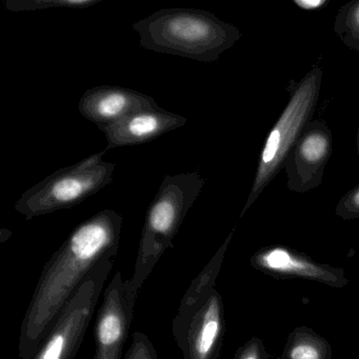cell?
I'll return each mask as SVG.
<instances>
[{
  "label": "cell",
  "instance_id": "obj_1",
  "mask_svg": "<svg viewBox=\"0 0 359 359\" xmlns=\"http://www.w3.org/2000/svg\"><path fill=\"white\" fill-rule=\"evenodd\" d=\"M123 217L110 209L81 222L41 271L22 319L20 359H32L69 300L98 262L116 257Z\"/></svg>",
  "mask_w": 359,
  "mask_h": 359
},
{
  "label": "cell",
  "instance_id": "obj_2",
  "mask_svg": "<svg viewBox=\"0 0 359 359\" xmlns=\"http://www.w3.org/2000/svg\"><path fill=\"white\" fill-rule=\"evenodd\" d=\"M132 27L144 49L201 62L219 60L241 37L234 25L190 8L158 10Z\"/></svg>",
  "mask_w": 359,
  "mask_h": 359
},
{
  "label": "cell",
  "instance_id": "obj_3",
  "mask_svg": "<svg viewBox=\"0 0 359 359\" xmlns=\"http://www.w3.org/2000/svg\"><path fill=\"white\" fill-rule=\"evenodd\" d=\"M205 184L198 171L163 178L147 210L131 278L140 291L165 252L173 249L174 237Z\"/></svg>",
  "mask_w": 359,
  "mask_h": 359
},
{
  "label": "cell",
  "instance_id": "obj_4",
  "mask_svg": "<svg viewBox=\"0 0 359 359\" xmlns=\"http://www.w3.org/2000/svg\"><path fill=\"white\" fill-rule=\"evenodd\" d=\"M323 71L315 67L296 83L280 117L269 133L260 153L255 178L241 218L283 169V163L312 115L320 94Z\"/></svg>",
  "mask_w": 359,
  "mask_h": 359
},
{
  "label": "cell",
  "instance_id": "obj_5",
  "mask_svg": "<svg viewBox=\"0 0 359 359\" xmlns=\"http://www.w3.org/2000/svg\"><path fill=\"white\" fill-rule=\"evenodd\" d=\"M106 150L57 170L27 190L16 201L15 210L33 219L71 209L112 184L115 163L102 161Z\"/></svg>",
  "mask_w": 359,
  "mask_h": 359
},
{
  "label": "cell",
  "instance_id": "obj_6",
  "mask_svg": "<svg viewBox=\"0 0 359 359\" xmlns=\"http://www.w3.org/2000/svg\"><path fill=\"white\" fill-rule=\"evenodd\" d=\"M172 333L184 359H219L226 334L219 292L215 287H188L172 323Z\"/></svg>",
  "mask_w": 359,
  "mask_h": 359
},
{
  "label": "cell",
  "instance_id": "obj_7",
  "mask_svg": "<svg viewBox=\"0 0 359 359\" xmlns=\"http://www.w3.org/2000/svg\"><path fill=\"white\" fill-rule=\"evenodd\" d=\"M115 258L106 257L96 264L69 300L32 359L75 358L93 319Z\"/></svg>",
  "mask_w": 359,
  "mask_h": 359
},
{
  "label": "cell",
  "instance_id": "obj_8",
  "mask_svg": "<svg viewBox=\"0 0 359 359\" xmlns=\"http://www.w3.org/2000/svg\"><path fill=\"white\" fill-rule=\"evenodd\" d=\"M140 292L131 278L123 279L121 272L115 273L96 315L93 359H121Z\"/></svg>",
  "mask_w": 359,
  "mask_h": 359
},
{
  "label": "cell",
  "instance_id": "obj_9",
  "mask_svg": "<svg viewBox=\"0 0 359 359\" xmlns=\"http://www.w3.org/2000/svg\"><path fill=\"white\" fill-rule=\"evenodd\" d=\"M333 152V136L325 121H311L283 163L287 186L293 192H309L323 184L325 169Z\"/></svg>",
  "mask_w": 359,
  "mask_h": 359
},
{
  "label": "cell",
  "instance_id": "obj_10",
  "mask_svg": "<svg viewBox=\"0 0 359 359\" xmlns=\"http://www.w3.org/2000/svg\"><path fill=\"white\" fill-rule=\"evenodd\" d=\"M154 98L135 90L118 86H97L87 90L79 102L83 117L104 128L140 111L159 109Z\"/></svg>",
  "mask_w": 359,
  "mask_h": 359
},
{
  "label": "cell",
  "instance_id": "obj_11",
  "mask_svg": "<svg viewBox=\"0 0 359 359\" xmlns=\"http://www.w3.org/2000/svg\"><path fill=\"white\" fill-rule=\"evenodd\" d=\"M251 264L256 270L280 278L318 281L338 289L348 283L341 269L313 262L308 256L285 247H269L259 250L252 256Z\"/></svg>",
  "mask_w": 359,
  "mask_h": 359
},
{
  "label": "cell",
  "instance_id": "obj_12",
  "mask_svg": "<svg viewBox=\"0 0 359 359\" xmlns=\"http://www.w3.org/2000/svg\"><path fill=\"white\" fill-rule=\"evenodd\" d=\"M187 121L186 117L163 108L133 113L102 130L108 140L104 150L147 144L184 127Z\"/></svg>",
  "mask_w": 359,
  "mask_h": 359
},
{
  "label": "cell",
  "instance_id": "obj_13",
  "mask_svg": "<svg viewBox=\"0 0 359 359\" xmlns=\"http://www.w3.org/2000/svg\"><path fill=\"white\" fill-rule=\"evenodd\" d=\"M333 350L327 339L308 327L294 329L287 337L280 359H332Z\"/></svg>",
  "mask_w": 359,
  "mask_h": 359
},
{
  "label": "cell",
  "instance_id": "obj_14",
  "mask_svg": "<svg viewBox=\"0 0 359 359\" xmlns=\"http://www.w3.org/2000/svg\"><path fill=\"white\" fill-rule=\"evenodd\" d=\"M333 31L346 47L359 52V0L346 3L338 10Z\"/></svg>",
  "mask_w": 359,
  "mask_h": 359
},
{
  "label": "cell",
  "instance_id": "obj_15",
  "mask_svg": "<svg viewBox=\"0 0 359 359\" xmlns=\"http://www.w3.org/2000/svg\"><path fill=\"white\" fill-rule=\"evenodd\" d=\"M102 0H7L6 9L11 12H33L49 9H88Z\"/></svg>",
  "mask_w": 359,
  "mask_h": 359
},
{
  "label": "cell",
  "instance_id": "obj_16",
  "mask_svg": "<svg viewBox=\"0 0 359 359\" xmlns=\"http://www.w3.org/2000/svg\"><path fill=\"white\" fill-rule=\"evenodd\" d=\"M123 359H158L150 338L142 332H135Z\"/></svg>",
  "mask_w": 359,
  "mask_h": 359
},
{
  "label": "cell",
  "instance_id": "obj_17",
  "mask_svg": "<svg viewBox=\"0 0 359 359\" xmlns=\"http://www.w3.org/2000/svg\"><path fill=\"white\" fill-rule=\"evenodd\" d=\"M335 213L344 220L359 218V184L351 189L338 201Z\"/></svg>",
  "mask_w": 359,
  "mask_h": 359
},
{
  "label": "cell",
  "instance_id": "obj_18",
  "mask_svg": "<svg viewBox=\"0 0 359 359\" xmlns=\"http://www.w3.org/2000/svg\"><path fill=\"white\" fill-rule=\"evenodd\" d=\"M234 359H270V355L262 340L253 337L238 348Z\"/></svg>",
  "mask_w": 359,
  "mask_h": 359
},
{
  "label": "cell",
  "instance_id": "obj_19",
  "mask_svg": "<svg viewBox=\"0 0 359 359\" xmlns=\"http://www.w3.org/2000/svg\"><path fill=\"white\" fill-rule=\"evenodd\" d=\"M293 3L304 11H319L329 5L327 0H294Z\"/></svg>",
  "mask_w": 359,
  "mask_h": 359
},
{
  "label": "cell",
  "instance_id": "obj_20",
  "mask_svg": "<svg viewBox=\"0 0 359 359\" xmlns=\"http://www.w3.org/2000/svg\"><path fill=\"white\" fill-rule=\"evenodd\" d=\"M357 153H358V157H359V127H358V132H357Z\"/></svg>",
  "mask_w": 359,
  "mask_h": 359
}]
</instances>
